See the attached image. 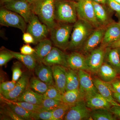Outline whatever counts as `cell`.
Instances as JSON below:
<instances>
[{
	"label": "cell",
	"instance_id": "4316f807",
	"mask_svg": "<svg viewBox=\"0 0 120 120\" xmlns=\"http://www.w3.org/2000/svg\"><path fill=\"white\" fill-rule=\"evenodd\" d=\"M79 86L78 71L67 68L66 91L79 89Z\"/></svg>",
	"mask_w": 120,
	"mask_h": 120
},
{
	"label": "cell",
	"instance_id": "484cf974",
	"mask_svg": "<svg viewBox=\"0 0 120 120\" xmlns=\"http://www.w3.org/2000/svg\"><path fill=\"white\" fill-rule=\"evenodd\" d=\"M9 50L12 54L14 58L19 60L28 69L32 70L35 68L37 65V61L33 54L25 55L21 53Z\"/></svg>",
	"mask_w": 120,
	"mask_h": 120
},
{
	"label": "cell",
	"instance_id": "7c38bea8",
	"mask_svg": "<svg viewBox=\"0 0 120 120\" xmlns=\"http://www.w3.org/2000/svg\"><path fill=\"white\" fill-rule=\"evenodd\" d=\"M91 111L87 106L85 101L82 100L71 106L67 112L64 120H90V118H91L90 116Z\"/></svg>",
	"mask_w": 120,
	"mask_h": 120
},
{
	"label": "cell",
	"instance_id": "ab89813d",
	"mask_svg": "<svg viewBox=\"0 0 120 120\" xmlns=\"http://www.w3.org/2000/svg\"><path fill=\"white\" fill-rule=\"evenodd\" d=\"M107 4L110 10L116 13L120 12V4L115 0H107Z\"/></svg>",
	"mask_w": 120,
	"mask_h": 120
},
{
	"label": "cell",
	"instance_id": "8d00e7d4",
	"mask_svg": "<svg viewBox=\"0 0 120 120\" xmlns=\"http://www.w3.org/2000/svg\"><path fill=\"white\" fill-rule=\"evenodd\" d=\"M16 82L12 80L2 83L0 86L1 94H3L11 91L15 87Z\"/></svg>",
	"mask_w": 120,
	"mask_h": 120
},
{
	"label": "cell",
	"instance_id": "8fae6325",
	"mask_svg": "<svg viewBox=\"0 0 120 120\" xmlns=\"http://www.w3.org/2000/svg\"><path fill=\"white\" fill-rule=\"evenodd\" d=\"M106 27L101 26L95 28L79 49L80 52L83 54L88 55L101 44Z\"/></svg>",
	"mask_w": 120,
	"mask_h": 120
},
{
	"label": "cell",
	"instance_id": "4dcf8cb0",
	"mask_svg": "<svg viewBox=\"0 0 120 120\" xmlns=\"http://www.w3.org/2000/svg\"><path fill=\"white\" fill-rule=\"evenodd\" d=\"M7 105L22 120H32L31 114L32 112H30L19 106L5 101Z\"/></svg>",
	"mask_w": 120,
	"mask_h": 120
},
{
	"label": "cell",
	"instance_id": "681fc988",
	"mask_svg": "<svg viewBox=\"0 0 120 120\" xmlns=\"http://www.w3.org/2000/svg\"><path fill=\"white\" fill-rule=\"evenodd\" d=\"M12 0H0V4L2 5L6 2H9V1Z\"/></svg>",
	"mask_w": 120,
	"mask_h": 120
},
{
	"label": "cell",
	"instance_id": "9f6ffc18",
	"mask_svg": "<svg viewBox=\"0 0 120 120\" xmlns=\"http://www.w3.org/2000/svg\"><path fill=\"white\" fill-rule=\"evenodd\" d=\"M115 0L120 4V0Z\"/></svg>",
	"mask_w": 120,
	"mask_h": 120
},
{
	"label": "cell",
	"instance_id": "bcb514c9",
	"mask_svg": "<svg viewBox=\"0 0 120 120\" xmlns=\"http://www.w3.org/2000/svg\"><path fill=\"white\" fill-rule=\"evenodd\" d=\"M107 47H111L112 48H118V47H120V38L118 39V41L108 45Z\"/></svg>",
	"mask_w": 120,
	"mask_h": 120
},
{
	"label": "cell",
	"instance_id": "1f68e13d",
	"mask_svg": "<svg viewBox=\"0 0 120 120\" xmlns=\"http://www.w3.org/2000/svg\"><path fill=\"white\" fill-rule=\"evenodd\" d=\"M71 106L62 102L61 105L52 111L53 120H64L67 112Z\"/></svg>",
	"mask_w": 120,
	"mask_h": 120
},
{
	"label": "cell",
	"instance_id": "3957f363",
	"mask_svg": "<svg viewBox=\"0 0 120 120\" xmlns=\"http://www.w3.org/2000/svg\"><path fill=\"white\" fill-rule=\"evenodd\" d=\"M77 2L68 0H56L54 17L57 22L73 24L78 19Z\"/></svg>",
	"mask_w": 120,
	"mask_h": 120
},
{
	"label": "cell",
	"instance_id": "ac0fdd59",
	"mask_svg": "<svg viewBox=\"0 0 120 120\" xmlns=\"http://www.w3.org/2000/svg\"><path fill=\"white\" fill-rule=\"evenodd\" d=\"M68 68L75 71H87L86 57L80 52H73L67 56Z\"/></svg>",
	"mask_w": 120,
	"mask_h": 120
},
{
	"label": "cell",
	"instance_id": "6f0895ef",
	"mask_svg": "<svg viewBox=\"0 0 120 120\" xmlns=\"http://www.w3.org/2000/svg\"><path fill=\"white\" fill-rule=\"evenodd\" d=\"M120 76V77H119V78H120V76Z\"/></svg>",
	"mask_w": 120,
	"mask_h": 120
},
{
	"label": "cell",
	"instance_id": "6da1fadb",
	"mask_svg": "<svg viewBox=\"0 0 120 120\" xmlns=\"http://www.w3.org/2000/svg\"><path fill=\"white\" fill-rule=\"evenodd\" d=\"M56 1L36 0L31 4L32 11L47 26L50 31L57 23L54 17Z\"/></svg>",
	"mask_w": 120,
	"mask_h": 120
},
{
	"label": "cell",
	"instance_id": "60d3db41",
	"mask_svg": "<svg viewBox=\"0 0 120 120\" xmlns=\"http://www.w3.org/2000/svg\"><path fill=\"white\" fill-rule=\"evenodd\" d=\"M20 53L25 55H32L35 52L34 49L32 48L29 44L24 45L20 49Z\"/></svg>",
	"mask_w": 120,
	"mask_h": 120
},
{
	"label": "cell",
	"instance_id": "db71d44e",
	"mask_svg": "<svg viewBox=\"0 0 120 120\" xmlns=\"http://www.w3.org/2000/svg\"><path fill=\"white\" fill-rule=\"evenodd\" d=\"M68 0L72 1H76V2H77L79 0Z\"/></svg>",
	"mask_w": 120,
	"mask_h": 120
},
{
	"label": "cell",
	"instance_id": "277c9868",
	"mask_svg": "<svg viewBox=\"0 0 120 120\" xmlns=\"http://www.w3.org/2000/svg\"><path fill=\"white\" fill-rule=\"evenodd\" d=\"M73 24L57 22L50 31V39L54 45L60 49H68Z\"/></svg>",
	"mask_w": 120,
	"mask_h": 120
},
{
	"label": "cell",
	"instance_id": "ee69618b",
	"mask_svg": "<svg viewBox=\"0 0 120 120\" xmlns=\"http://www.w3.org/2000/svg\"><path fill=\"white\" fill-rule=\"evenodd\" d=\"M110 83L112 86L113 92L120 94V79L117 78Z\"/></svg>",
	"mask_w": 120,
	"mask_h": 120
},
{
	"label": "cell",
	"instance_id": "30bf717a",
	"mask_svg": "<svg viewBox=\"0 0 120 120\" xmlns=\"http://www.w3.org/2000/svg\"><path fill=\"white\" fill-rule=\"evenodd\" d=\"M106 48H97L86 57L87 71L94 74H97L105 60Z\"/></svg>",
	"mask_w": 120,
	"mask_h": 120
},
{
	"label": "cell",
	"instance_id": "7a4b0ae2",
	"mask_svg": "<svg viewBox=\"0 0 120 120\" xmlns=\"http://www.w3.org/2000/svg\"><path fill=\"white\" fill-rule=\"evenodd\" d=\"M95 28L86 21L77 19L73 24L68 49L75 50L80 49Z\"/></svg>",
	"mask_w": 120,
	"mask_h": 120
},
{
	"label": "cell",
	"instance_id": "b9f144b4",
	"mask_svg": "<svg viewBox=\"0 0 120 120\" xmlns=\"http://www.w3.org/2000/svg\"><path fill=\"white\" fill-rule=\"evenodd\" d=\"M4 113L7 116H8L10 118L13 120H22L21 118H19L14 113L11 109L9 107L8 105L7 107H5L4 109Z\"/></svg>",
	"mask_w": 120,
	"mask_h": 120
},
{
	"label": "cell",
	"instance_id": "cb8c5ba5",
	"mask_svg": "<svg viewBox=\"0 0 120 120\" xmlns=\"http://www.w3.org/2000/svg\"><path fill=\"white\" fill-rule=\"evenodd\" d=\"M120 74V59L117 48H106L105 60Z\"/></svg>",
	"mask_w": 120,
	"mask_h": 120
},
{
	"label": "cell",
	"instance_id": "e575fe53",
	"mask_svg": "<svg viewBox=\"0 0 120 120\" xmlns=\"http://www.w3.org/2000/svg\"><path fill=\"white\" fill-rule=\"evenodd\" d=\"M43 95L46 98L53 99L62 102L63 95L56 87L55 85L50 86L49 89Z\"/></svg>",
	"mask_w": 120,
	"mask_h": 120
},
{
	"label": "cell",
	"instance_id": "5b68a950",
	"mask_svg": "<svg viewBox=\"0 0 120 120\" xmlns=\"http://www.w3.org/2000/svg\"><path fill=\"white\" fill-rule=\"evenodd\" d=\"M76 10L78 19L86 21L96 28L101 26L96 19L92 0H79Z\"/></svg>",
	"mask_w": 120,
	"mask_h": 120
},
{
	"label": "cell",
	"instance_id": "2e32d148",
	"mask_svg": "<svg viewBox=\"0 0 120 120\" xmlns=\"http://www.w3.org/2000/svg\"><path fill=\"white\" fill-rule=\"evenodd\" d=\"M92 79L94 84L99 93L112 105L120 106V104L114 98L112 86L110 83L104 82L98 77H94Z\"/></svg>",
	"mask_w": 120,
	"mask_h": 120
},
{
	"label": "cell",
	"instance_id": "9c48e42d",
	"mask_svg": "<svg viewBox=\"0 0 120 120\" xmlns=\"http://www.w3.org/2000/svg\"><path fill=\"white\" fill-rule=\"evenodd\" d=\"M3 7L22 16L28 23L33 13L31 4L27 0H14L5 3Z\"/></svg>",
	"mask_w": 120,
	"mask_h": 120
},
{
	"label": "cell",
	"instance_id": "603a6c76",
	"mask_svg": "<svg viewBox=\"0 0 120 120\" xmlns=\"http://www.w3.org/2000/svg\"><path fill=\"white\" fill-rule=\"evenodd\" d=\"M96 19L101 26L107 27L113 22L104 5L93 1Z\"/></svg>",
	"mask_w": 120,
	"mask_h": 120
},
{
	"label": "cell",
	"instance_id": "52a82bcc",
	"mask_svg": "<svg viewBox=\"0 0 120 120\" xmlns=\"http://www.w3.org/2000/svg\"><path fill=\"white\" fill-rule=\"evenodd\" d=\"M28 23L26 32H29L34 37L35 44H38L40 41L47 38L50 32L49 29L34 12Z\"/></svg>",
	"mask_w": 120,
	"mask_h": 120
},
{
	"label": "cell",
	"instance_id": "5bb4252c",
	"mask_svg": "<svg viewBox=\"0 0 120 120\" xmlns=\"http://www.w3.org/2000/svg\"><path fill=\"white\" fill-rule=\"evenodd\" d=\"M67 68L60 65L52 66L54 85L62 95L66 92Z\"/></svg>",
	"mask_w": 120,
	"mask_h": 120
},
{
	"label": "cell",
	"instance_id": "83f0119b",
	"mask_svg": "<svg viewBox=\"0 0 120 120\" xmlns=\"http://www.w3.org/2000/svg\"><path fill=\"white\" fill-rule=\"evenodd\" d=\"M82 100H84L79 89L67 91L62 95V102L71 106Z\"/></svg>",
	"mask_w": 120,
	"mask_h": 120
},
{
	"label": "cell",
	"instance_id": "ba28073f",
	"mask_svg": "<svg viewBox=\"0 0 120 120\" xmlns=\"http://www.w3.org/2000/svg\"><path fill=\"white\" fill-rule=\"evenodd\" d=\"M78 72L79 80V90L84 101L98 93L90 74L86 71L82 70L78 71Z\"/></svg>",
	"mask_w": 120,
	"mask_h": 120
},
{
	"label": "cell",
	"instance_id": "d4e9b609",
	"mask_svg": "<svg viewBox=\"0 0 120 120\" xmlns=\"http://www.w3.org/2000/svg\"><path fill=\"white\" fill-rule=\"evenodd\" d=\"M43 98V95L36 93L27 87L23 93L14 101L26 102L41 105Z\"/></svg>",
	"mask_w": 120,
	"mask_h": 120
},
{
	"label": "cell",
	"instance_id": "9a60e30c",
	"mask_svg": "<svg viewBox=\"0 0 120 120\" xmlns=\"http://www.w3.org/2000/svg\"><path fill=\"white\" fill-rule=\"evenodd\" d=\"M29 78L26 74H23L22 77L16 84L15 87L10 92L2 95L4 99L8 101H14L19 97L28 87Z\"/></svg>",
	"mask_w": 120,
	"mask_h": 120
},
{
	"label": "cell",
	"instance_id": "c3c4849f",
	"mask_svg": "<svg viewBox=\"0 0 120 120\" xmlns=\"http://www.w3.org/2000/svg\"><path fill=\"white\" fill-rule=\"evenodd\" d=\"M93 1L101 4L105 5L107 4V0H92Z\"/></svg>",
	"mask_w": 120,
	"mask_h": 120
},
{
	"label": "cell",
	"instance_id": "d6986e66",
	"mask_svg": "<svg viewBox=\"0 0 120 120\" xmlns=\"http://www.w3.org/2000/svg\"><path fill=\"white\" fill-rule=\"evenodd\" d=\"M34 69L35 75L41 81L49 86L54 85L52 67L39 63Z\"/></svg>",
	"mask_w": 120,
	"mask_h": 120
},
{
	"label": "cell",
	"instance_id": "4fadbf2b",
	"mask_svg": "<svg viewBox=\"0 0 120 120\" xmlns=\"http://www.w3.org/2000/svg\"><path fill=\"white\" fill-rule=\"evenodd\" d=\"M67 56L62 50L56 47H52L49 53L43 60L42 63L51 67L54 65H60L68 68Z\"/></svg>",
	"mask_w": 120,
	"mask_h": 120
},
{
	"label": "cell",
	"instance_id": "74e56055",
	"mask_svg": "<svg viewBox=\"0 0 120 120\" xmlns=\"http://www.w3.org/2000/svg\"><path fill=\"white\" fill-rule=\"evenodd\" d=\"M13 58H14V56L9 50L1 51L0 53V66L4 65Z\"/></svg>",
	"mask_w": 120,
	"mask_h": 120
},
{
	"label": "cell",
	"instance_id": "e0dca14e",
	"mask_svg": "<svg viewBox=\"0 0 120 120\" xmlns=\"http://www.w3.org/2000/svg\"><path fill=\"white\" fill-rule=\"evenodd\" d=\"M120 38V27L117 22H113L106 27L101 46L106 48Z\"/></svg>",
	"mask_w": 120,
	"mask_h": 120
},
{
	"label": "cell",
	"instance_id": "11a10c76",
	"mask_svg": "<svg viewBox=\"0 0 120 120\" xmlns=\"http://www.w3.org/2000/svg\"><path fill=\"white\" fill-rule=\"evenodd\" d=\"M117 23H118V25L120 26V20H119V21H118V22H117Z\"/></svg>",
	"mask_w": 120,
	"mask_h": 120
},
{
	"label": "cell",
	"instance_id": "7bdbcfd3",
	"mask_svg": "<svg viewBox=\"0 0 120 120\" xmlns=\"http://www.w3.org/2000/svg\"><path fill=\"white\" fill-rule=\"evenodd\" d=\"M22 39L26 44H35L34 39L33 36L29 32H26L23 33Z\"/></svg>",
	"mask_w": 120,
	"mask_h": 120
},
{
	"label": "cell",
	"instance_id": "d6a6232c",
	"mask_svg": "<svg viewBox=\"0 0 120 120\" xmlns=\"http://www.w3.org/2000/svg\"><path fill=\"white\" fill-rule=\"evenodd\" d=\"M5 101L8 102L9 103H12V104L21 106L23 108L27 110L30 112H38L45 109L42 106L40 105H35V104L29 103V102H16L8 101V100H6V99H5Z\"/></svg>",
	"mask_w": 120,
	"mask_h": 120
},
{
	"label": "cell",
	"instance_id": "816d5d0a",
	"mask_svg": "<svg viewBox=\"0 0 120 120\" xmlns=\"http://www.w3.org/2000/svg\"><path fill=\"white\" fill-rule=\"evenodd\" d=\"M117 49H118V53H119V56H120V47H118Z\"/></svg>",
	"mask_w": 120,
	"mask_h": 120
},
{
	"label": "cell",
	"instance_id": "ffe728a7",
	"mask_svg": "<svg viewBox=\"0 0 120 120\" xmlns=\"http://www.w3.org/2000/svg\"><path fill=\"white\" fill-rule=\"evenodd\" d=\"M85 101L87 106L91 110L98 109H105L110 110L112 106L99 93L87 98Z\"/></svg>",
	"mask_w": 120,
	"mask_h": 120
},
{
	"label": "cell",
	"instance_id": "836d02e7",
	"mask_svg": "<svg viewBox=\"0 0 120 120\" xmlns=\"http://www.w3.org/2000/svg\"><path fill=\"white\" fill-rule=\"evenodd\" d=\"M62 103L61 101L44 97L41 105L46 110L52 111Z\"/></svg>",
	"mask_w": 120,
	"mask_h": 120
},
{
	"label": "cell",
	"instance_id": "44dd1931",
	"mask_svg": "<svg viewBox=\"0 0 120 120\" xmlns=\"http://www.w3.org/2000/svg\"><path fill=\"white\" fill-rule=\"evenodd\" d=\"M52 41L47 38L38 43L34 49L35 52L33 55L38 63H42L44 58L50 52L52 47Z\"/></svg>",
	"mask_w": 120,
	"mask_h": 120
},
{
	"label": "cell",
	"instance_id": "f5cc1de1",
	"mask_svg": "<svg viewBox=\"0 0 120 120\" xmlns=\"http://www.w3.org/2000/svg\"><path fill=\"white\" fill-rule=\"evenodd\" d=\"M117 15V16L118 17H120V12H117V13H116Z\"/></svg>",
	"mask_w": 120,
	"mask_h": 120
},
{
	"label": "cell",
	"instance_id": "7dc6e473",
	"mask_svg": "<svg viewBox=\"0 0 120 120\" xmlns=\"http://www.w3.org/2000/svg\"><path fill=\"white\" fill-rule=\"evenodd\" d=\"M113 96L115 100L120 104V94L116 92H113Z\"/></svg>",
	"mask_w": 120,
	"mask_h": 120
},
{
	"label": "cell",
	"instance_id": "d590c367",
	"mask_svg": "<svg viewBox=\"0 0 120 120\" xmlns=\"http://www.w3.org/2000/svg\"><path fill=\"white\" fill-rule=\"evenodd\" d=\"M32 120H53L52 111L43 110L39 112H32Z\"/></svg>",
	"mask_w": 120,
	"mask_h": 120
},
{
	"label": "cell",
	"instance_id": "f546056e",
	"mask_svg": "<svg viewBox=\"0 0 120 120\" xmlns=\"http://www.w3.org/2000/svg\"><path fill=\"white\" fill-rule=\"evenodd\" d=\"M91 117L94 120H117L109 110L98 109L91 110Z\"/></svg>",
	"mask_w": 120,
	"mask_h": 120
},
{
	"label": "cell",
	"instance_id": "7402d4cb",
	"mask_svg": "<svg viewBox=\"0 0 120 120\" xmlns=\"http://www.w3.org/2000/svg\"><path fill=\"white\" fill-rule=\"evenodd\" d=\"M98 77L105 82L110 83L117 78L118 74L109 64L104 61L97 73Z\"/></svg>",
	"mask_w": 120,
	"mask_h": 120
},
{
	"label": "cell",
	"instance_id": "8992f818",
	"mask_svg": "<svg viewBox=\"0 0 120 120\" xmlns=\"http://www.w3.org/2000/svg\"><path fill=\"white\" fill-rule=\"evenodd\" d=\"M26 22L19 14L4 7L0 9V24L2 26L19 28L24 33L26 30Z\"/></svg>",
	"mask_w": 120,
	"mask_h": 120
},
{
	"label": "cell",
	"instance_id": "f35d334b",
	"mask_svg": "<svg viewBox=\"0 0 120 120\" xmlns=\"http://www.w3.org/2000/svg\"><path fill=\"white\" fill-rule=\"evenodd\" d=\"M22 75V72L20 67L17 65L14 67L12 70V81L15 82L17 81L21 78Z\"/></svg>",
	"mask_w": 120,
	"mask_h": 120
},
{
	"label": "cell",
	"instance_id": "f6af8a7d",
	"mask_svg": "<svg viewBox=\"0 0 120 120\" xmlns=\"http://www.w3.org/2000/svg\"><path fill=\"white\" fill-rule=\"evenodd\" d=\"M110 110L117 120H120V106L112 105Z\"/></svg>",
	"mask_w": 120,
	"mask_h": 120
},
{
	"label": "cell",
	"instance_id": "f907efd6",
	"mask_svg": "<svg viewBox=\"0 0 120 120\" xmlns=\"http://www.w3.org/2000/svg\"><path fill=\"white\" fill-rule=\"evenodd\" d=\"M28 2H30V4H32L36 0H27Z\"/></svg>",
	"mask_w": 120,
	"mask_h": 120
},
{
	"label": "cell",
	"instance_id": "f1b7e54d",
	"mask_svg": "<svg viewBox=\"0 0 120 120\" xmlns=\"http://www.w3.org/2000/svg\"><path fill=\"white\" fill-rule=\"evenodd\" d=\"M49 86L38 77H33L29 81L28 87L36 93L43 95L47 91Z\"/></svg>",
	"mask_w": 120,
	"mask_h": 120
}]
</instances>
